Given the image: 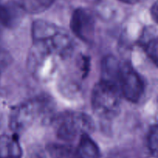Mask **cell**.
Listing matches in <instances>:
<instances>
[{
  "mask_svg": "<svg viewBox=\"0 0 158 158\" xmlns=\"http://www.w3.org/2000/svg\"><path fill=\"white\" fill-rule=\"evenodd\" d=\"M33 44L38 45L64 60L70 56L74 51V42L66 29L46 20L38 19L32 26Z\"/></svg>",
  "mask_w": 158,
  "mask_h": 158,
  "instance_id": "obj_1",
  "label": "cell"
},
{
  "mask_svg": "<svg viewBox=\"0 0 158 158\" xmlns=\"http://www.w3.org/2000/svg\"><path fill=\"white\" fill-rule=\"evenodd\" d=\"M52 109V100L47 96H39L12 108L9 116V127L18 134L29 127L41 117H47Z\"/></svg>",
  "mask_w": 158,
  "mask_h": 158,
  "instance_id": "obj_2",
  "label": "cell"
},
{
  "mask_svg": "<svg viewBox=\"0 0 158 158\" xmlns=\"http://www.w3.org/2000/svg\"><path fill=\"white\" fill-rule=\"evenodd\" d=\"M91 106L100 118L109 120L117 117L121 108V94L118 86L106 80L98 82L93 89Z\"/></svg>",
  "mask_w": 158,
  "mask_h": 158,
  "instance_id": "obj_3",
  "label": "cell"
},
{
  "mask_svg": "<svg viewBox=\"0 0 158 158\" xmlns=\"http://www.w3.org/2000/svg\"><path fill=\"white\" fill-rule=\"evenodd\" d=\"M56 136L63 141H73L79 135L90 134L95 129L94 121L81 112H64L52 119Z\"/></svg>",
  "mask_w": 158,
  "mask_h": 158,
  "instance_id": "obj_4",
  "label": "cell"
},
{
  "mask_svg": "<svg viewBox=\"0 0 158 158\" xmlns=\"http://www.w3.org/2000/svg\"><path fill=\"white\" fill-rule=\"evenodd\" d=\"M60 59L44 48L32 44L28 55V69L40 81H48L53 77Z\"/></svg>",
  "mask_w": 158,
  "mask_h": 158,
  "instance_id": "obj_5",
  "label": "cell"
},
{
  "mask_svg": "<svg viewBox=\"0 0 158 158\" xmlns=\"http://www.w3.org/2000/svg\"><path fill=\"white\" fill-rule=\"evenodd\" d=\"M118 86L121 96L131 103H137L143 97L145 83L137 71L131 63H121Z\"/></svg>",
  "mask_w": 158,
  "mask_h": 158,
  "instance_id": "obj_6",
  "label": "cell"
},
{
  "mask_svg": "<svg viewBox=\"0 0 158 158\" xmlns=\"http://www.w3.org/2000/svg\"><path fill=\"white\" fill-rule=\"evenodd\" d=\"M95 19L90 11L78 8L73 13L70 28L73 33L86 43L94 42L95 37Z\"/></svg>",
  "mask_w": 158,
  "mask_h": 158,
  "instance_id": "obj_7",
  "label": "cell"
},
{
  "mask_svg": "<svg viewBox=\"0 0 158 158\" xmlns=\"http://www.w3.org/2000/svg\"><path fill=\"white\" fill-rule=\"evenodd\" d=\"M139 44L148 56L157 66L158 61V40L156 29L153 26L146 27L142 32Z\"/></svg>",
  "mask_w": 158,
  "mask_h": 158,
  "instance_id": "obj_8",
  "label": "cell"
},
{
  "mask_svg": "<svg viewBox=\"0 0 158 158\" xmlns=\"http://www.w3.org/2000/svg\"><path fill=\"white\" fill-rule=\"evenodd\" d=\"M23 12L20 6L12 3L0 4V24L6 28H15L21 22Z\"/></svg>",
  "mask_w": 158,
  "mask_h": 158,
  "instance_id": "obj_9",
  "label": "cell"
},
{
  "mask_svg": "<svg viewBox=\"0 0 158 158\" xmlns=\"http://www.w3.org/2000/svg\"><path fill=\"white\" fill-rule=\"evenodd\" d=\"M23 150L18 135H0V158H21Z\"/></svg>",
  "mask_w": 158,
  "mask_h": 158,
  "instance_id": "obj_10",
  "label": "cell"
},
{
  "mask_svg": "<svg viewBox=\"0 0 158 158\" xmlns=\"http://www.w3.org/2000/svg\"><path fill=\"white\" fill-rule=\"evenodd\" d=\"M120 68H121V63L114 56H106L102 60L101 80L110 82L118 86Z\"/></svg>",
  "mask_w": 158,
  "mask_h": 158,
  "instance_id": "obj_11",
  "label": "cell"
},
{
  "mask_svg": "<svg viewBox=\"0 0 158 158\" xmlns=\"http://www.w3.org/2000/svg\"><path fill=\"white\" fill-rule=\"evenodd\" d=\"M78 158H100V148L89 134L80 135V142L77 149Z\"/></svg>",
  "mask_w": 158,
  "mask_h": 158,
  "instance_id": "obj_12",
  "label": "cell"
},
{
  "mask_svg": "<svg viewBox=\"0 0 158 158\" xmlns=\"http://www.w3.org/2000/svg\"><path fill=\"white\" fill-rule=\"evenodd\" d=\"M46 150L52 158H78L77 150L70 145L61 143H49Z\"/></svg>",
  "mask_w": 158,
  "mask_h": 158,
  "instance_id": "obj_13",
  "label": "cell"
},
{
  "mask_svg": "<svg viewBox=\"0 0 158 158\" xmlns=\"http://www.w3.org/2000/svg\"><path fill=\"white\" fill-rule=\"evenodd\" d=\"M55 0H21L20 6L29 14H40L47 10Z\"/></svg>",
  "mask_w": 158,
  "mask_h": 158,
  "instance_id": "obj_14",
  "label": "cell"
},
{
  "mask_svg": "<svg viewBox=\"0 0 158 158\" xmlns=\"http://www.w3.org/2000/svg\"><path fill=\"white\" fill-rule=\"evenodd\" d=\"M148 148L152 157L157 158L158 151V128L157 125L153 126L148 133Z\"/></svg>",
  "mask_w": 158,
  "mask_h": 158,
  "instance_id": "obj_15",
  "label": "cell"
},
{
  "mask_svg": "<svg viewBox=\"0 0 158 158\" xmlns=\"http://www.w3.org/2000/svg\"><path fill=\"white\" fill-rule=\"evenodd\" d=\"M151 15H152V18L154 21L157 23V17H158V7H157V2H155L154 4L153 5L152 7H151Z\"/></svg>",
  "mask_w": 158,
  "mask_h": 158,
  "instance_id": "obj_16",
  "label": "cell"
},
{
  "mask_svg": "<svg viewBox=\"0 0 158 158\" xmlns=\"http://www.w3.org/2000/svg\"><path fill=\"white\" fill-rule=\"evenodd\" d=\"M120 1L123 3H126V4L133 5V4H135L136 2H137L139 0H120Z\"/></svg>",
  "mask_w": 158,
  "mask_h": 158,
  "instance_id": "obj_17",
  "label": "cell"
},
{
  "mask_svg": "<svg viewBox=\"0 0 158 158\" xmlns=\"http://www.w3.org/2000/svg\"><path fill=\"white\" fill-rule=\"evenodd\" d=\"M1 44H2V31H1V28H0V47H1Z\"/></svg>",
  "mask_w": 158,
  "mask_h": 158,
  "instance_id": "obj_18",
  "label": "cell"
},
{
  "mask_svg": "<svg viewBox=\"0 0 158 158\" xmlns=\"http://www.w3.org/2000/svg\"><path fill=\"white\" fill-rule=\"evenodd\" d=\"M1 26H1V24H0V28H1Z\"/></svg>",
  "mask_w": 158,
  "mask_h": 158,
  "instance_id": "obj_19",
  "label": "cell"
}]
</instances>
